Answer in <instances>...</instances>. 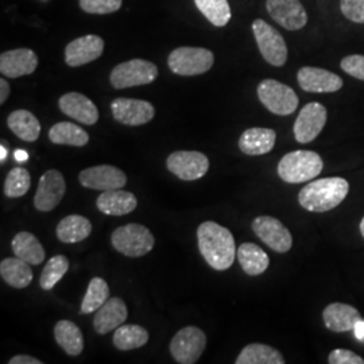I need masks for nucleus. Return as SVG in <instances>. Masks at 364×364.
I'll use <instances>...</instances> for the list:
<instances>
[{"label":"nucleus","mask_w":364,"mask_h":364,"mask_svg":"<svg viewBox=\"0 0 364 364\" xmlns=\"http://www.w3.org/2000/svg\"><path fill=\"white\" fill-rule=\"evenodd\" d=\"M197 240L203 258L212 269L224 272L234 264L237 250L228 228L215 221H204L197 228Z\"/></svg>","instance_id":"obj_1"},{"label":"nucleus","mask_w":364,"mask_h":364,"mask_svg":"<svg viewBox=\"0 0 364 364\" xmlns=\"http://www.w3.org/2000/svg\"><path fill=\"white\" fill-rule=\"evenodd\" d=\"M350 192V183L341 177L309 182L299 193V205L309 212H328L338 207Z\"/></svg>","instance_id":"obj_2"},{"label":"nucleus","mask_w":364,"mask_h":364,"mask_svg":"<svg viewBox=\"0 0 364 364\" xmlns=\"http://www.w3.org/2000/svg\"><path fill=\"white\" fill-rule=\"evenodd\" d=\"M324 162L320 154L309 150L291 151L278 164V176L287 183H302L320 176Z\"/></svg>","instance_id":"obj_3"},{"label":"nucleus","mask_w":364,"mask_h":364,"mask_svg":"<svg viewBox=\"0 0 364 364\" xmlns=\"http://www.w3.org/2000/svg\"><path fill=\"white\" fill-rule=\"evenodd\" d=\"M111 242L117 252L129 258L144 257L156 245L154 235L150 232V230L136 223H130L117 228L112 232Z\"/></svg>","instance_id":"obj_4"},{"label":"nucleus","mask_w":364,"mask_h":364,"mask_svg":"<svg viewBox=\"0 0 364 364\" xmlns=\"http://www.w3.org/2000/svg\"><path fill=\"white\" fill-rule=\"evenodd\" d=\"M213 53L204 48L182 46L170 53L168 65L178 76H198L213 66Z\"/></svg>","instance_id":"obj_5"},{"label":"nucleus","mask_w":364,"mask_h":364,"mask_svg":"<svg viewBox=\"0 0 364 364\" xmlns=\"http://www.w3.org/2000/svg\"><path fill=\"white\" fill-rule=\"evenodd\" d=\"M257 92L260 103L275 115H291L299 107L297 93L290 87L273 78H266L260 81Z\"/></svg>","instance_id":"obj_6"},{"label":"nucleus","mask_w":364,"mask_h":364,"mask_svg":"<svg viewBox=\"0 0 364 364\" xmlns=\"http://www.w3.org/2000/svg\"><path fill=\"white\" fill-rule=\"evenodd\" d=\"M158 76V68L150 61L135 58L115 66L109 81L115 90H126L151 84Z\"/></svg>","instance_id":"obj_7"},{"label":"nucleus","mask_w":364,"mask_h":364,"mask_svg":"<svg viewBox=\"0 0 364 364\" xmlns=\"http://www.w3.org/2000/svg\"><path fill=\"white\" fill-rule=\"evenodd\" d=\"M252 33L264 61L277 68L287 64V42L278 30L263 19H255L252 22Z\"/></svg>","instance_id":"obj_8"},{"label":"nucleus","mask_w":364,"mask_h":364,"mask_svg":"<svg viewBox=\"0 0 364 364\" xmlns=\"http://www.w3.org/2000/svg\"><path fill=\"white\" fill-rule=\"evenodd\" d=\"M207 347V336L197 326H185L170 341V353L180 364H193L201 358Z\"/></svg>","instance_id":"obj_9"},{"label":"nucleus","mask_w":364,"mask_h":364,"mask_svg":"<svg viewBox=\"0 0 364 364\" xmlns=\"http://www.w3.org/2000/svg\"><path fill=\"white\" fill-rule=\"evenodd\" d=\"M166 166L180 180L196 181L207 174L209 159L200 151H176L168 156Z\"/></svg>","instance_id":"obj_10"},{"label":"nucleus","mask_w":364,"mask_h":364,"mask_svg":"<svg viewBox=\"0 0 364 364\" xmlns=\"http://www.w3.org/2000/svg\"><path fill=\"white\" fill-rule=\"evenodd\" d=\"M328 111L320 103H309L299 111L294 122V138L299 144H311L326 127Z\"/></svg>","instance_id":"obj_11"},{"label":"nucleus","mask_w":364,"mask_h":364,"mask_svg":"<svg viewBox=\"0 0 364 364\" xmlns=\"http://www.w3.org/2000/svg\"><path fill=\"white\" fill-rule=\"evenodd\" d=\"M252 230L260 240L275 252L284 254L293 246V236L287 227L272 216H258L252 221Z\"/></svg>","instance_id":"obj_12"},{"label":"nucleus","mask_w":364,"mask_h":364,"mask_svg":"<svg viewBox=\"0 0 364 364\" xmlns=\"http://www.w3.org/2000/svg\"><path fill=\"white\" fill-rule=\"evenodd\" d=\"M114 119L124 126H142L153 120L156 115L154 105L146 100L119 97L111 103Z\"/></svg>","instance_id":"obj_13"},{"label":"nucleus","mask_w":364,"mask_h":364,"mask_svg":"<svg viewBox=\"0 0 364 364\" xmlns=\"http://www.w3.org/2000/svg\"><path fill=\"white\" fill-rule=\"evenodd\" d=\"M65 192L64 176L58 170H48L39 180L34 205L39 212H50L61 203Z\"/></svg>","instance_id":"obj_14"},{"label":"nucleus","mask_w":364,"mask_h":364,"mask_svg":"<svg viewBox=\"0 0 364 364\" xmlns=\"http://www.w3.org/2000/svg\"><path fill=\"white\" fill-rule=\"evenodd\" d=\"M267 13L279 26L297 31L308 23V14L299 0H266Z\"/></svg>","instance_id":"obj_15"},{"label":"nucleus","mask_w":364,"mask_h":364,"mask_svg":"<svg viewBox=\"0 0 364 364\" xmlns=\"http://www.w3.org/2000/svg\"><path fill=\"white\" fill-rule=\"evenodd\" d=\"M78 181L84 188L105 192L122 189L127 183V176L112 165H99L82 170L78 176Z\"/></svg>","instance_id":"obj_16"},{"label":"nucleus","mask_w":364,"mask_h":364,"mask_svg":"<svg viewBox=\"0 0 364 364\" xmlns=\"http://www.w3.org/2000/svg\"><path fill=\"white\" fill-rule=\"evenodd\" d=\"M301 90L311 93H333L343 88V78L321 68L304 66L297 73Z\"/></svg>","instance_id":"obj_17"},{"label":"nucleus","mask_w":364,"mask_h":364,"mask_svg":"<svg viewBox=\"0 0 364 364\" xmlns=\"http://www.w3.org/2000/svg\"><path fill=\"white\" fill-rule=\"evenodd\" d=\"M105 52V41L99 36L90 34L73 39L65 49L66 65L72 68L87 65L102 57Z\"/></svg>","instance_id":"obj_18"},{"label":"nucleus","mask_w":364,"mask_h":364,"mask_svg":"<svg viewBox=\"0 0 364 364\" xmlns=\"http://www.w3.org/2000/svg\"><path fill=\"white\" fill-rule=\"evenodd\" d=\"M58 107L66 117H72L85 126H93L99 120V109L87 96L78 92H69L60 97Z\"/></svg>","instance_id":"obj_19"},{"label":"nucleus","mask_w":364,"mask_h":364,"mask_svg":"<svg viewBox=\"0 0 364 364\" xmlns=\"http://www.w3.org/2000/svg\"><path fill=\"white\" fill-rule=\"evenodd\" d=\"M38 66V57L31 49H14L1 53L0 72L10 78L22 77L36 72Z\"/></svg>","instance_id":"obj_20"},{"label":"nucleus","mask_w":364,"mask_h":364,"mask_svg":"<svg viewBox=\"0 0 364 364\" xmlns=\"http://www.w3.org/2000/svg\"><path fill=\"white\" fill-rule=\"evenodd\" d=\"M326 328L335 333H343L355 329L362 321V314L356 308L343 302L329 304L323 312Z\"/></svg>","instance_id":"obj_21"},{"label":"nucleus","mask_w":364,"mask_h":364,"mask_svg":"<svg viewBox=\"0 0 364 364\" xmlns=\"http://www.w3.org/2000/svg\"><path fill=\"white\" fill-rule=\"evenodd\" d=\"M127 306L119 297L108 299L105 305L96 311L93 318V328L99 335H107L123 326L127 320Z\"/></svg>","instance_id":"obj_22"},{"label":"nucleus","mask_w":364,"mask_h":364,"mask_svg":"<svg viewBox=\"0 0 364 364\" xmlns=\"http://www.w3.org/2000/svg\"><path fill=\"white\" fill-rule=\"evenodd\" d=\"M97 209L108 216H124L138 207L136 197L127 191H105L96 200Z\"/></svg>","instance_id":"obj_23"},{"label":"nucleus","mask_w":364,"mask_h":364,"mask_svg":"<svg viewBox=\"0 0 364 364\" xmlns=\"http://www.w3.org/2000/svg\"><path fill=\"white\" fill-rule=\"evenodd\" d=\"M277 141V132L272 129L254 127L240 135L239 149L247 156H263L270 153Z\"/></svg>","instance_id":"obj_24"},{"label":"nucleus","mask_w":364,"mask_h":364,"mask_svg":"<svg viewBox=\"0 0 364 364\" xmlns=\"http://www.w3.org/2000/svg\"><path fill=\"white\" fill-rule=\"evenodd\" d=\"M7 124L9 129L25 142H36L41 135L38 119L27 109H16L11 112L7 117Z\"/></svg>","instance_id":"obj_25"},{"label":"nucleus","mask_w":364,"mask_h":364,"mask_svg":"<svg viewBox=\"0 0 364 364\" xmlns=\"http://www.w3.org/2000/svg\"><path fill=\"white\" fill-rule=\"evenodd\" d=\"M11 247L15 257L25 260L31 266H38L46 257L45 248L42 247L38 239L26 231H22L14 236Z\"/></svg>","instance_id":"obj_26"},{"label":"nucleus","mask_w":364,"mask_h":364,"mask_svg":"<svg viewBox=\"0 0 364 364\" xmlns=\"http://www.w3.org/2000/svg\"><path fill=\"white\" fill-rule=\"evenodd\" d=\"M92 232L91 221L80 215L66 216L58 223L55 234L63 243H77L85 240Z\"/></svg>","instance_id":"obj_27"},{"label":"nucleus","mask_w":364,"mask_h":364,"mask_svg":"<svg viewBox=\"0 0 364 364\" xmlns=\"http://www.w3.org/2000/svg\"><path fill=\"white\" fill-rule=\"evenodd\" d=\"M0 275L6 284L15 289H25L33 281V272L30 269V264L18 257L1 260Z\"/></svg>","instance_id":"obj_28"},{"label":"nucleus","mask_w":364,"mask_h":364,"mask_svg":"<svg viewBox=\"0 0 364 364\" xmlns=\"http://www.w3.org/2000/svg\"><path fill=\"white\" fill-rule=\"evenodd\" d=\"M237 260L245 273L255 277L264 273L269 269V255L254 243H243L237 248Z\"/></svg>","instance_id":"obj_29"},{"label":"nucleus","mask_w":364,"mask_h":364,"mask_svg":"<svg viewBox=\"0 0 364 364\" xmlns=\"http://www.w3.org/2000/svg\"><path fill=\"white\" fill-rule=\"evenodd\" d=\"M54 338L57 344L69 356H78L84 350V338L81 329L69 320H61L55 324Z\"/></svg>","instance_id":"obj_30"},{"label":"nucleus","mask_w":364,"mask_h":364,"mask_svg":"<svg viewBox=\"0 0 364 364\" xmlns=\"http://www.w3.org/2000/svg\"><path fill=\"white\" fill-rule=\"evenodd\" d=\"M236 364H284L282 353L270 346L254 343L248 344L239 353Z\"/></svg>","instance_id":"obj_31"},{"label":"nucleus","mask_w":364,"mask_h":364,"mask_svg":"<svg viewBox=\"0 0 364 364\" xmlns=\"http://www.w3.org/2000/svg\"><path fill=\"white\" fill-rule=\"evenodd\" d=\"M49 139L54 144H66L82 147L90 142V135L80 126L70 122L55 123L49 130Z\"/></svg>","instance_id":"obj_32"},{"label":"nucleus","mask_w":364,"mask_h":364,"mask_svg":"<svg viewBox=\"0 0 364 364\" xmlns=\"http://www.w3.org/2000/svg\"><path fill=\"white\" fill-rule=\"evenodd\" d=\"M149 341V332L141 326H120L115 329L112 343L120 351L141 348Z\"/></svg>","instance_id":"obj_33"},{"label":"nucleus","mask_w":364,"mask_h":364,"mask_svg":"<svg viewBox=\"0 0 364 364\" xmlns=\"http://www.w3.org/2000/svg\"><path fill=\"white\" fill-rule=\"evenodd\" d=\"M196 7L216 27H224L231 21L228 0H195Z\"/></svg>","instance_id":"obj_34"},{"label":"nucleus","mask_w":364,"mask_h":364,"mask_svg":"<svg viewBox=\"0 0 364 364\" xmlns=\"http://www.w3.org/2000/svg\"><path fill=\"white\" fill-rule=\"evenodd\" d=\"M109 299V287L103 278L95 277L92 278L87 294L81 302V313L90 314L100 309Z\"/></svg>","instance_id":"obj_35"},{"label":"nucleus","mask_w":364,"mask_h":364,"mask_svg":"<svg viewBox=\"0 0 364 364\" xmlns=\"http://www.w3.org/2000/svg\"><path fill=\"white\" fill-rule=\"evenodd\" d=\"M69 270V260L64 255H55L43 267L39 285L43 290H52Z\"/></svg>","instance_id":"obj_36"},{"label":"nucleus","mask_w":364,"mask_h":364,"mask_svg":"<svg viewBox=\"0 0 364 364\" xmlns=\"http://www.w3.org/2000/svg\"><path fill=\"white\" fill-rule=\"evenodd\" d=\"M31 185L30 173L25 168L16 166L10 170L4 181V195L10 198H18L26 195Z\"/></svg>","instance_id":"obj_37"},{"label":"nucleus","mask_w":364,"mask_h":364,"mask_svg":"<svg viewBox=\"0 0 364 364\" xmlns=\"http://www.w3.org/2000/svg\"><path fill=\"white\" fill-rule=\"evenodd\" d=\"M122 3L123 0H80V7L85 13L105 15L117 13Z\"/></svg>","instance_id":"obj_38"},{"label":"nucleus","mask_w":364,"mask_h":364,"mask_svg":"<svg viewBox=\"0 0 364 364\" xmlns=\"http://www.w3.org/2000/svg\"><path fill=\"white\" fill-rule=\"evenodd\" d=\"M340 10L353 23H364V0H340Z\"/></svg>","instance_id":"obj_39"},{"label":"nucleus","mask_w":364,"mask_h":364,"mask_svg":"<svg viewBox=\"0 0 364 364\" xmlns=\"http://www.w3.org/2000/svg\"><path fill=\"white\" fill-rule=\"evenodd\" d=\"M341 69L353 78L364 81V55L363 54H352L341 60Z\"/></svg>","instance_id":"obj_40"},{"label":"nucleus","mask_w":364,"mask_h":364,"mask_svg":"<svg viewBox=\"0 0 364 364\" xmlns=\"http://www.w3.org/2000/svg\"><path fill=\"white\" fill-rule=\"evenodd\" d=\"M328 362L331 364H364V359L353 351L338 348L329 353Z\"/></svg>","instance_id":"obj_41"},{"label":"nucleus","mask_w":364,"mask_h":364,"mask_svg":"<svg viewBox=\"0 0 364 364\" xmlns=\"http://www.w3.org/2000/svg\"><path fill=\"white\" fill-rule=\"evenodd\" d=\"M9 364H42V362L37 358H33L28 355H16L13 359L9 360Z\"/></svg>","instance_id":"obj_42"},{"label":"nucleus","mask_w":364,"mask_h":364,"mask_svg":"<svg viewBox=\"0 0 364 364\" xmlns=\"http://www.w3.org/2000/svg\"><path fill=\"white\" fill-rule=\"evenodd\" d=\"M10 95V84L6 81V78L0 80V105H4L7 97Z\"/></svg>","instance_id":"obj_43"},{"label":"nucleus","mask_w":364,"mask_h":364,"mask_svg":"<svg viewBox=\"0 0 364 364\" xmlns=\"http://www.w3.org/2000/svg\"><path fill=\"white\" fill-rule=\"evenodd\" d=\"M355 332H356V336L359 338H364V323L362 324V321L355 326Z\"/></svg>","instance_id":"obj_44"},{"label":"nucleus","mask_w":364,"mask_h":364,"mask_svg":"<svg viewBox=\"0 0 364 364\" xmlns=\"http://www.w3.org/2000/svg\"><path fill=\"white\" fill-rule=\"evenodd\" d=\"M15 158H16L18 161H26L27 154L23 150H16V151H15Z\"/></svg>","instance_id":"obj_45"},{"label":"nucleus","mask_w":364,"mask_h":364,"mask_svg":"<svg viewBox=\"0 0 364 364\" xmlns=\"http://www.w3.org/2000/svg\"><path fill=\"white\" fill-rule=\"evenodd\" d=\"M0 151H1V156H0V161H1V162H4V159L7 158V149H6V147H4L3 144H1V146H0Z\"/></svg>","instance_id":"obj_46"},{"label":"nucleus","mask_w":364,"mask_h":364,"mask_svg":"<svg viewBox=\"0 0 364 364\" xmlns=\"http://www.w3.org/2000/svg\"><path fill=\"white\" fill-rule=\"evenodd\" d=\"M359 228H360V234H362V236L364 237V218L362 219V221H360V225H359Z\"/></svg>","instance_id":"obj_47"}]
</instances>
